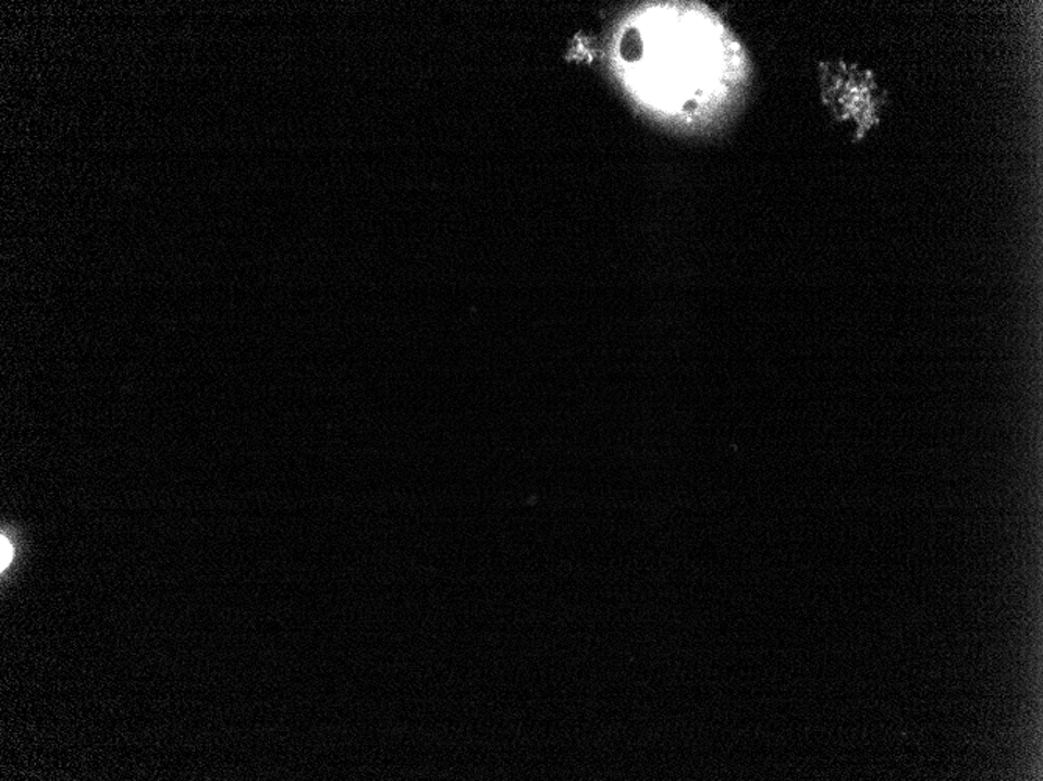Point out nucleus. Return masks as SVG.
I'll return each instance as SVG.
<instances>
[{
	"label": "nucleus",
	"mask_w": 1043,
	"mask_h": 781,
	"mask_svg": "<svg viewBox=\"0 0 1043 781\" xmlns=\"http://www.w3.org/2000/svg\"><path fill=\"white\" fill-rule=\"evenodd\" d=\"M819 71L823 103L837 122L854 125L856 138H864L880 124L884 108L873 72L844 60L822 63Z\"/></svg>",
	"instance_id": "1"
},
{
	"label": "nucleus",
	"mask_w": 1043,
	"mask_h": 781,
	"mask_svg": "<svg viewBox=\"0 0 1043 781\" xmlns=\"http://www.w3.org/2000/svg\"><path fill=\"white\" fill-rule=\"evenodd\" d=\"M0 553H2V556H0V567H2V570H5L13 559V546L12 543L9 542V538L3 535L2 538H0Z\"/></svg>",
	"instance_id": "2"
}]
</instances>
